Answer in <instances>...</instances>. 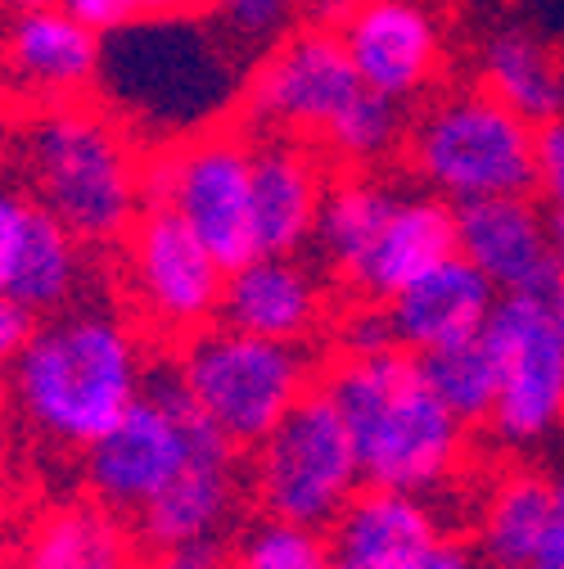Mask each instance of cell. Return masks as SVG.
Instances as JSON below:
<instances>
[{"label": "cell", "mask_w": 564, "mask_h": 569, "mask_svg": "<svg viewBox=\"0 0 564 569\" xmlns=\"http://www.w3.org/2000/svg\"><path fill=\"white\" fill-rule=\"evenodd\" d=\"M546 236H551V249L564 267V203H546Z\"/></svg>", "instance_id": "cell-42"}, {"label": "cell", "mask_w": 564, "mask_h": 569, "mask_svg": "<svg viewBox=\"0 0 564 569\" xmlns=\"http://www.w3.org/2000/svg\"><path fill=\"white\" fill-rule=\"evenodd\" d=\"M150 569H231V551H226L222 533L181 538V542L154 547V565Z\"/></svg>", "instance_id": "cell-34"}, {"label": "cell", "mask_w": 564, "mask_h": 569, "mask_svg": "<svg viewBox=\"0 0 564 569\" xmlns=\"http://www.w3.org/2000/svg\"><path fill=\"white\" fill-rule=\"evenodd\" d=\"M533 122L474 87L434 96L406 127L411 177L452 208L492 194H533Z\"/></svg>", "instance_id": "cell-5"}, {"label": "cell", "mask_w": 564, "mask_h": 569, "mask_svg": "<svg viewBox=\"0 0 564 569\" xmlns=\"http://www.w3.org/2000/svg\"><path fill=\"white\" fill-rule=\"evenodd\" d=\"M439 533L443 520L420 492L362 483L330 520V556L334 569H402Z\"/></svg>", "instance_id": "cell-20"}, {"label": "cell", "mask_w": 564, "mask_h": 569, "mask_svg": "<svg viewBox=\"0 0 564 569\" xmlns=\"http://www.w3.org/2000/svg\"><path fill=\"white\" fill-rule=\"evenodd\" d=\"M122 244H127L131 290L163 335L185 339L203 326H213V317L222 312L226 267L203 249V240L172 208L145 203L131 231L122 236Z\"/></svg>", "instance_id": "cell-12"}, {"label": "cell", "mask_w": 564, "mask_h": 569, "mask_svg": "<svg viewBox=\"0 0 564 569\" xmlns=\"http://www.w3.org/2000/svg\"><path fill=\"white\" fill-rule=\"evenodd\" d=\"M325 154L299 136L253 140V240L258 253H299L312 244L325 194Z\"/></svg>", "instance_id": "cell-16"}, {"label": "cell", "mask_w": 564, "mask_h": 569, "mask_svg": "<svg viewBox=\"0 0 564 569\" xmlns=\"http://www.w3.org/2000/svg\"><path fill=\"white\" fill-rule=\"evenodd\" d=\"M218 317L262 339L303 343L325 321V290L294 253H253L226 271Z\"/></svg>", "instance_id": "cell-19"}, {"label": "cell", "mask_w": 564, "mask_h": 569, "mask_svg": "<svg viewBox=\"0 0 564 569\" xmlns=\"http://www.w3.org/2000/svg\"><path fill=\"white\" fill-rule=\"evenodd\" d=\"M474 78L533 127L564 113V63L555 46L524 23H497L474 41Z\"/></svg>", "instance_id": "cell-22"}, {"label": "cell", "mask_w": 564, "mask_h": 569, "mask_svg": "<svg viewBox=\"0 0 564 569\" xmlns=\"http://www.w3.org/2000/svg\"><path fill=\"white\" fill-rule=\"evenodd\" d=\"M483 339L497 362V398L483 425L502 448H542L564 430V343L546 295H502Z\"/></svg>", "instance_id": "cell-10"}, {"label": "cell", "mask_w": 564, "mask_h": 569, "mask_svg": "<svg viewBox=\"0 0 564 569\" xmlns=\"http://www.w3.org/2000/svg\"><path fill=\"white\" fill-rule=\"evenodd\" d=\"M14 411L50 448H91L145 389L135 330L100 308L54 312L10 367Z\"/></svg>", "instance_id": "cell-2"}, {"label": "cell", "mask_w": 564, "mask_h": 569, "mask_svg": "<svg viewBox=\"0 0 564 569\" xmlns=\"http://www.w3.org/2000/svg\"><path fill=\"white\" fill-rule=\"evenodd\" d=\"M528 569H564V475L555 479L551 520H546V533H542V542H537Z\"/></svg>", "instance_id": "cell-38"}, {"label": "cell", "mask_w": 564, "mask_h": 569, "mask_svg": "<svg viewBox=\"0 0 564 569\" xmlns=\"http://www.w3.org/2000/svg\"><path fill=\"white\" fill-rule=\"evenodd\" d=\"M497 290L492 280L461 253L434 262L430 271H420L406 290H397L384 312L393 326V343L406 352H434L461 339L483 335L492 308H497Z\"/></svg>", "instance_id": "cell-17"}, {"label": "cell", "mask_w": 564, "mask_h": 569, "mask_svg": "<svg viewBox=\"0 0 564 569\" xmlns=\"http://www.w3.org/2000/svg\"><path fill=\"white\" fill-rule=\"evenodd\" d=\"M59 6V0H0V14H28V10H46Z\"/></svg>", "instance_id": "cell-44"}, {"label": "cell", "mask_w": 564, "mask_h": 569, "mask_svg": "<svg viewBox=\"0 0 564 569\" xmlns=\"http://www.w3.org/2000/svg\"><path fill=\"white\" fill-rule=\"evenodd\" d=\"M10 511H14V475H10L6 452H0V525L10 520Z\"/></svg>", "instance_id": "cell-43"}, {"label": "cell", "mask_w": 564, "mask_h": 569, "mask_svg": "<svg viewBox=\"0 0 564 569\" xmlns=\"http://www.w3.org/2000/svg\"><path fill=\"white\" fill-rule=\"evenodd\" d=\"M420 371H425L430 389L447 402L452 416H461L465 425H483L497 398V362H492V348L483 335L434 348V352H415Z\"/></svg>", "instance_id": "cell-28"}, {"label": "cell", "mask_w": 564, "mask_h": 569, "mask_svg": "<svg viewBox=\"0 0 564 569\" xmlns=\"http://www.w3.org/2000/svg\"><path fill=\"white\" fill-rule=\"evenodd\" d=\"M231 54L235 46L194 14L131 19L104 32L95 87L131 136L168 146L218 127V118L240 104L244 78L235 73Z\"/></svg>", "instance_id": "cell-3"}, {"label": "cell", "mask_w": 564, "mask_h": 569, "mask_svg": "<svg viewBox=\"0 0 564 569\" xmlns=\"http://www.w3.org/2000/svg\"><path fill=\"white\" fill-rule=\"evenodd\" d=\"M483 569H492V565H483Z\"/></svg>", "instance_id": "cell-45"}, {"label": "cell", "mask_w": 564, "mask_h": 569, "mask_svg": "<svg viewBox=\"0 0 564 569\" xmlns=\"http://www.w3.org/2000/svg\"><path fill=\"white\" fill-rule=\"evenodd\" d=\"M32 330H37V312H28L10 295H0V371H10L19 362V352L32 339Z\"/></svg>", "instance_id": "cell-35"}, {"label": "cell", "mask_w": 564, "mask_h": 569, "mask_svg": "<svg viewBox=\"0 0 564 569\" xmlns=\"http://www.w3.org/2000/svg\"><path fill=\"white\" fill-rule=\"evenodd\" d=\"M555 502V479L537 470H511L483 492L474 551L492 569H528Z\"/></svg>", "instance_id": "cell-24"}, {"label": "cell", "mask_w": 564, "mask_h": 569, "mask_svg": "<svg viewBox=\"0 0 564 569\" xmlns=\"http://www.w3.org/2000/svg\"><path fill=\"white\" fill-rule=\"evenodd\" d=\"M177 376L199 416L235 448H258L312 389V362L299 343L262 339L226 321L185 335Z\"/></svg>", "instance_id": "cell-6"}, {"label": "cell", "mask_w": 564, "mask_h": 569, "mask_svg": "<svg viewBox=\"0 0 564 569\" xmlns=\"http://www.w3.org/2000/svg\"><path fill=\"white\" fill-rule=\"evenodd\" d=\"M362 483L357 448L325 389H308L253 457L258 507L308 529H330V520Z\"/></svg>", "instance_id": "cell-9"}, {"label": "cell", "mask_w": 564, "mask_h": 569, "mask_svg": "<svg viewBox=\"0 0 564 569\" xmlns=\"http://www.w3.org/2000/svg\"><path fill=\"white\" fill-rule=\"evenodd\" d=\"M321 389L334 398L366 483L402 492L447 488L470 457V425L430 389L406 348L339 352Z\"/></svg>", "instance_id": "cell-1"}, {"label": "cell", "mask_w": 564, "mask_h": 569, "mask_svg": "<svg viewBox=\"0 0 564 569\" xmlns=\"http://www.w3.org/2000/svg\"><path fill=\"white\" fill-rule=\"evenodd\" d=\"M402 569H479V551L465 538H456V533L443 529L430 547H420Z\"/></svg>", "instance_id": "cell-36"}, {"label": "cell", "mask_w": 564, "mask_h": 569, "mask_svg": "<svg viewBox=\"0 0 564 569\" xmlns=\"http://www.w3.org/2000/svg\"><path fill=\"white\" fill-rule=\"evenodd\" d=\"M357 91L362 78L339 32L308 23L266 46V54L249 68L240 87V113L258 136H299L316 146Z\"/></svg>", "instance_id": "cell-11"}, {"label": "cell", "mask_w": 564, "mask_h": 569, "mask_svg": "<svg viewBox=\"0 0 564 569\" xmlns=\"http://www.w3.org/2000/svg\"><path fill=\"white\" fill-rule=\"evenodd\" d=\"M59 6H63L68 14H73V19H82L87 28H95L100 37L135 19V10H131V0H59Z\"/></svg>", "instance_id": "cell-37"}, {"label": "cell", "mask_w": 564, "mask_h": 569, "mask_svg": "<svg viewBox=\"0 0 564 569\" xmlns=\"http://www.w3.org/2000/svg\"><path fill=\"white\" fill-rule=\"evenodd\" d=\"M208 430L218 425L199 416L177 371L150 376L135 402L87 448L82 475L91 497L118 516H135L185 470Z\"/></svg>", "instance_id": "cell-8"}, {"label": "cell", "mask_w": 564, "mask_h": 569, "mask_svg": "<svg viewBox=\"0 0 564 569\" xmlns=\"http://www.w3.org/2000/svg\"><path fill=\"white\" fill-rule=\"evenodd\" d=\"M104 37L63 6L0 19V96L28 109L87 100L100 82Z\"/></svg>", "instance_id": "cell-14"}, {"label": "cell", "mask_w": 564, "mask_h": 569, "mask_svg": "<svg viewBox=\"0 0 564 569\" xmlns=\"http://www.w3.org/2000/svg\"><path fill=\"white\" fill-rule=\"evenodd\" d=\"M456 253V208L434 190H397L375 244L362 253L343 280L366 303H389L397 290L430 271L434 262Z\"/></svg>", "instance_id": "cell-18"}, {"label": "cell", "mask_w": 564, "mask_h": 569, "mask_svg": "<svg viewBox=\"0 0 564 569\" xmlns=\"http://www.w3.org/2000/svg\"><path fill=\"white\" fill-rule=\"evenodd\" d=\"M135 19H168V14H199L203 0H131Z\"/></svg>", "instance_id": "cell-39"}, {"label": "cell", "mask_w": 564, "mask_h": 569, "mask_svg": "<svg viewBox=\"0 0 564 569\" xmlns=\"http://www.w3.org/2000/svg\"><path fill=\"white\" fill-rule=\"evenodd\" d=\"M352 6H357V0H312L308 10H312V23H316V28H330V32H334V28L348 19Z\"/></svg>", "instance_id": "cell-40"}, {"label": "cell", "mask_w": 564, "mask_h": 569, "mask_svg": "<svg viewBox=\"0 0 564 569\" xmlns=\"http://www.w3.org/2000/svg\"><path fill=\"white\" fill-rule=\"evenodd\" d=\"M240 507V475H235V443L222 430H208L185 470L135 511V538L145 547H168L181 538L222 533Z\"/></svg>", "instance_id": "cell-21"}, {"label": "cell", "mask_w": 564, "mask_h": 569, "mask_svg": "<svg viewBox=\"0 0 564 569\" xmlns=\"http://www.w3.org/2000/svg\"><path fill=\"white\" fill-rule=\"evenodd\" d=\"M397 199V186L375 177L371 172H357V168H343V177H334L321 194V212H316V231H312V244L321 249V258L348 276L352 267L362 262V253L375 244L389 208Z\"/></svg>", "instance_id": "cell-26"}, {"label": "cell", "mask_w": 564, "mask_h": 569, "mask_svg": "<svg viewBox=\"0 0 564 569\" xmlns=\"http://www.w3.org/2000/svg\"><path fill=\"white\" fill-rule=\"evenodd\" d=\"M456 253L470 258L497 295H546L560 271L546 236V208H537L533 194L456 203Z\"/></svg>", "instance_id": "cell-15"}, {"label": "cell", "mask_w": 564, "mask_h": 569, "mask_svg": "<svg viewBox=\"0 0 564 569\" xmlns=\"http://www.w3.org/2000/svg\"><path fill=\"white\" fill-rule=\"evenodd\" d=\"M406 104L362 87L348 100V109L325 127V136L316 140V150L339 163V168H357L371 172L380 163H389L402 146H406Z\"/></svg>", "instance_id": "cell-27"}, {"label": "cell", "mask_w": 564, "mask_h": 569, "mask_svg": "<svg viewBox=\"0 0 564 569\" xmlns=\"http://www.w3.org/2000/svg\"><path fill=\"white\" fill-rule=\"evenodd\" d=\"M546 312H551V321H555V335H560V343H564V267L555 271L551 290H546Z\"/></svg>", "instance_id": "cell-41"}, {"label": "cell", "mask_w": 564, "mask_h": 569, "mask_svg": "<svg viewBox=\"0 0 564 569\" xmlns=\"http://www.w3.org/2000/svg\"><path fill=\"white\" fill-rule=\"evenodd\" d=\"M28 194L82 244H118L145 208V159L135 136L95 104L37 109L19 136Z\"/></svg>", "instance_id": "cell-4"}, {"label": "cell", "mask_w": 564, "mask_h": 569, "mask_svg": "<svg viewBox=\"0 0 564 569\" xmlns=\"http://www.w3.org/2000/svg\"><path fill=\"white\" fill-rule=\"evenodd\" d=\"M32 208H37V199H32L23 186L0 181V295L10 290L14 258H19V244H23V231H28Z\"/></svg>", "instance_id": "cell-32"}, {"label": "cell", "mask_w": 564, "mask_h": 569, "mask_svg": "<svg viewBox=\"0 0 564 569\" xmlns=\"http://www.w3.org/2000/svg\"><path fill=\"white\" fill-rule=\"evenodd\" d=\"M231 569H334V556L325 529L266 516L240 538Z\"/></svg>", "instance_id": "cell-29"}, {"label": "cell", "mask_w": 564, "mask_h": 569, "mask_svg": "<svg viewBox=\"0 0 564 569\" xmlns=\"http://www.w3.org/2000/svg\"><path fill=\"white\" fill-rule=\"evenodd\" d=\"M82 240L68 231L54 212H46L41 203L32 208L19 258H14V276H10V299H19L28 312L37 317H54L82 290Z\"/></svg>", "instance_id": "cell-25"}, {"label": "cell", "mask_w": 564, "mask_h": 569, "mask_svg": "<svg viewBox=\"0 0 564 569\" xmlns=\"http://www.w3.org/2000/svg\"><path fill=\"white\" fill-rule=\"evenodd\" d=\"M303 0H203V14L235 50H266L294 28Z\"/></svg>", "instance_id": "cell-30"}, {"label": "cell", "mask_w": 564, "mask_h": 569, "mask_svg": "<svg viewBox=\"0 0 564 569\" xmlns=\"http://www.w3.org/2000/svg\"><path fill=\"white\" fill-rule=\"evenodd\" d=\"M533 194H542V203H564V113L533 131Z\"/></svg>", "instance_id": "cell-31"}, {"label": "cell", "mask_w": 564, "mask_h": 569, "mask_svg": "<svg viewBox=\"0 0 564 569\" xmlns=\"http://www.w3.org/2000/svg\"><path fill=\"white\" fill-rule=\"evenodd\" d=\"M380 348H393V326H389L384 303L352 308L339 326V352H380Z\"/></svg>", "instance_id": "cell-33"}, {"label": "cell", "mask_w": 564, "mask_h": 569, "mask_svg": "<svg viewBox=\"0 0 564 569\" xmlns=\"http://www.w3.org/2000/svg\"><path fill=\"white\" fill-rule=\"evenodd\" d=\"M145 203L172 208L226 271L258 253L253 240V140L208 127L168 140L145 159Z\"/></svg>", "instance_id": "cell-7"}, {"label": "cell", "mask_w": 564, "mask_h": 569, "mask_svg": "<svg viewBox=\"0 0 564 569\" xmlns=\"http://www.w3.org/2000/svg\"><path fill=\"white\" fill-rule=\"evenodd\" d=\"M14 569H135V538L100 502L59 507L32 525Z\"/></svg>", "instance_id": "cell-23"}, {"label": "cell", "mask_w": 564, "mask_h": 569, "mask_svg": "<svg viewBox=\"0 0 564 569\" xmlns=\"http://www.w3.org/2000/svg\"><path fill=\"white\" fill-rule=\"evenodd\" d=\"M334 32L362 87L397 104L425 100L447 68V28L420 0H357Z\"/></svg>", "instance_id": "cell-13"}]
</instances>
